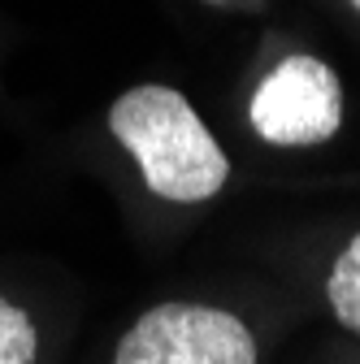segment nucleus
Listing matches in <instances>:
<instances>
[{
    "label": "nucleus",
    "instance_id": "nucleus-1",
    "mask_svg": "<svg viewBox=\"0 0 360 364\" xmlns=\"http://www.w3.org/2000/svg\"><path fill=\"white\" fill-rule=\"evenodd\" d=\"M122 148L134 152L144 182L178 204H196L221 191L231 165L213 144L196 109L169 87H134L109 109Z\"/></svg>",
    "mask_w": 360,
    "mask_h": 364
},
{
    "label": "nucleus",
    "instance_id": "nucleus-2",
    "mask_svg": "<svg viewBox=\"0 0 360 364\" xmlns=\"http://www.w3.org/2000/svg\"><path fill=\"white\" fill-rule=\"evenodd\" d=\"M117 364H256V343L231 312L161 304L122 338Z\"/></svg>",
    "mask_w": 360,
    "mask_h": 364
},
{
    "label": "nucleus",
    "instance_id": "nucleus-3",
    "mask_svg": "<svg viewBox=\"0 0 360 364\" xmlns=\"http://www.w3.org/2000/svg\"><path fill=\"white\" fill-rule=\"evenodd\" d=\"M343 122L339 78L317 57H291L252 96V126L278 148L322 144Z\"/></svg>",
    "mask_w": 360,
    "mask_h": 364
},
{
    "label": "nucleus",
    "instance_id": "nucleus-4",
    "mask_svg": "<svg viewBox=\"0 0 360 364\" xmlns=\"http://www.w3.org/2000/svg\"><path fill=\"white\" fill-rule=\"evenodd\" d=\"M326 291H330V304H334V312H339V321L360 334V235H356L351 247L339 256V264H334V273H330V287H326Z\"/></svg>",
    "mask_w": 360,
    "mask_h": 364
},
{
    "label": "nucleus",
    "instance_id": "nucleus-5",
    "mask_svg": "<svg viewBox=\"0 0 360 364\" xmlns=\"http://www.w3.org/2000/svg\"><path fill=\"white\" fill-rule=\"evenodd\" d=\"M35 355V330L26 312L0 299V364H31Z\"/></svg>",
    "mask_w": 360,
    "mask_h": 364
},
{
    "label": "nucleus",
    "instance_id": "nucleus-6",
    "mask_svg": "<svg viewBox=\"0 0 360 364\" xmlns=\"http://www.w3.org/2000/svg\"><path fill=\"white\" fill-rule=\"evenodd\" d=\"M351 5H356V9H360V0H351Z\"/></svg>",
    "mask_w": 360,
    "mask_h": 364
}]
</instances>
